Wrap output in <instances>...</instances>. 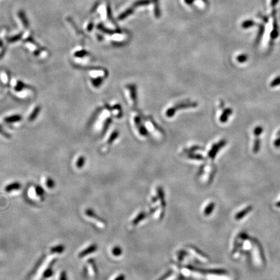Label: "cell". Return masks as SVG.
Segmentation results:
<instances>
[{"instance_id": "1", "label": "cell", "mask_w": 280, "mask_h": 280, "mask_svg": "<svg viewBox=\"0 0 280 280\" xmlns=\"http://www.w3.org/2000/svg\"><path fill=\"white\" fill-rule=\"evenodd\" d=\"M56 261H57L56 259H53L50 262V263H49L48 266H47V268L44 270V271L43 272L40 280H45L46 279H48V278H51V276H53V274H54V270H53V267H54V265L56 263Z\"/></svg>"}, {"instance_id": "2", "label": "cell", "mask_w": 280, "mask_h": 280, "mask_svg": "<svg viewBox=\"0 0 280 280\" xmlns=\"http://www.w3.org/2000/svg\"><path fill=\"white\" fill-rule=\"evenodd\" d=\"M97 250V246L95 244H92L91 245L87 246L86 248L79 252L78 255L79 258H83V257H86L88 255H90L92 253H94Z\"/></svg>"}, {"instance_id": "3", "label": "cell", "mask_w": 280, "mask_h": 280, "mask_svg": "<svg viewBox=\"0 0 280 280\" xmlns=\"http://www.w3.org/2000/svg\"><path fill=\"white\" fill-rule=\"evenodd\" d=\"M85 215L88 217H90V219H94L95 221H97V223H99V224L101 226H104L105 225V222L103 220H102L99 217L97 216V215L95 213V212L93 211L92 209L91 208H87L85 210Z\"/></svg>"}, {"instance_id": "4", "label": "cell", "mask_w": 280, "mask_h": 280, "mask_svg": "<svg viewBox=\"0 0 280 280\" xmlns=\"http://www.w3.org/2000/svg\"><path fill=\"white\" fill-rule=\"evenodd\" d=\"M21 188V185L20 182H14L8 184L5 188V191L7 193H11L12 191H18Z\"/></svg>"}, {"instance_id": "5", "label": "cell", "mask_w": 280, "mask_h": 280, "mask_svg": "<svg viewBox=\"0 0 280 280\" xmlns=\"http://www.w3.org/2000/svg\"><path fill=\"white\" fill-rule=\"evenodd\" d=\"M65 250V246L63 244H57L50 248L51 254H60L63 253Z\"/></svg>"}, {"instance_id": "6", "label": "cell", "mask_w": 280, "mask_h": 280, "mask_svg": "<svg viewBox=\"0 0 280 280\" xmlns=\"http://www.w3.org/2000/svg\"><path fill=\"white\" fill-rule=\"evenodd\" d=\"M232 112L233 110L231 108H226L223 114H222L221 116L220 117V121L222 123H225L227 121L229 117L232 115Z\"/></svg>"}, {"instance_id": "7", "label": "cell", "mask_w": 280, "mask_h": 280, "mask_svg": "<svg viewBox=\"0 0 280 280\" xmlns=\"http://www.w3.org/2000/svg\"><path fill=\"white\" fill-rule=\"evenodd\" d=\"M34 191L37 196L40 198V201H44V199H45V191H44L42 187L38 185H36L34 188Z\"/></svg>"}, {"instance_id": "8", "label": "cell", "mask_w": 280, "mask_h": 280, "mask_svg": "<svg viewBox=\"0 0 280 280\" xmlns=\"http://www.w3.org/2000/svg\"><path fill=\"white\" fill-rule=\"evenodd\" d=\"M252 210V206H248L246 209H244V210H242L241 212H239V213H237V215L235 216V218H236V219H237V220L241 219H242L243 217H244L246 214H248V213L250 212Z\"/></svg>"}, {"instance_id": "9", "label": "cell", "mask_w": 280, "mask_h": 280, "mask_svg": "<svg viewBox=\"0 0 280 280\" xmlns=\"http://www.w3.org/2000/svg\"><path fill=\"white\" fill-rule=\"evenodd\" d=\"M261 148V140L259 137H256V139L254 142V146H253V152L254 153H257L259 151Z\"/></svg>"}, {"instance_id": "10", "label": "cell", "mask_w": 280, "mask_h": 280, "mask_svg": "<svg viewBox=\"0 0 280 280\" xmlns=\"http://www.w3.org/2000/svg\"><path fill=\"white\" fill-rule=\"evenodd\" d=\"M278 36V25L276 23V20H274L273 24V29L272 33L270 34V37L272 39H275Z\"/></svg>"}, {"instance_id": "11", "label": "cell", "mask_w": 280, "mask_h": 280, "mask_svg": "<svg viewBox=\"0 0 280 280\" xmlns=\"http://www.w3.org/2000/svg\"><path fill=\"white\" fill-rule=\"evenodd\" d=\"M88 263L90 265L93 274L95 275H97V266L95 265V260L93 259H90L89 260H88Z\"/></svg>"}, {"instance_id": "12", "label": "cell", "mask_w": 280, "mask_h": 280, "mask_svg": "<svg viewBox=\"0 0 280 280\" xmlns=\"http://www.w3.org/2000/svg\"><path fill=\"white\" fill-rule=\"evenodd\" d=\"M256 25V22L254 21H253L252 20H248L243 22V24L241 25L242 27L244 29H248V28H250Z\"/></svg>"}, {"instance_id": "13", "label": "cell", "mask_w": 280, "mask_h": 280, "mask_svg": "<svg viewBox=\"0 0 280 280\" xmlns=\"http://www.w3.org/2000/svg\"><path fill=\"white\" fill-rule=\"evenodd\" d=\"M46 185L49 189H53L55 187V182L51 178H47L46 180Z\"/></svg>"}, {"instance_id": "14", "label": "cell", "mask_w": 280, "mask_h": 280, "mask_svg": "<svg viewBox=\"0 0 280 280\" xmlns=\"http://www.w3.org/2000/svg\"><path fill=\"white\" fill-rule=\"evenodd\" d=\"M280 85V75L275 77L270 84V86L271 88H274Z\"/></svg>"}, {"instance_id": "15", "label": "cell", "mask_w": 280, "mask_h": 280, "mask_svg": "<svg viewBox=\"0 0 280 280\" xmlns=\"http://www.w3.org/2000/svg\"><path fill=\"white\" fill-rule=\"evenodd\" d=\"M150 0H139V1L136 2L134 4V6L138 7V6H143V5H147L149 3H150Z\"/></svg>"}, {"instance_id": "16", "label": "cell", "mask_w": 280, "mask_h": 280, "mask_svg": "<svg viewBox=\"0 0 280 280\" xmlns=\"http://www.w3.org/2000/svg\"><path fill=\"white\" fill-rule=\"evenodd\" d=\"M263 132V128L261 126H257L254 129V134L256 137H259Z\"/></svg>"}, {"instance_id": "17", "label": "cell", "mask_w": 280, "mask_h": 280, "mask_svg": "<svg viewBox=\"0 0 280 280\" xmlns=\"http://www.w3.org/2000/svg\"><path fill=\"white\" fill-rule=\"evenodd\" d=\"M264 31H265V27H264V26L263 25H260L259 26V33H258V34H257V39H256V41L257 42H259V41H260V40L262 38V36H263V34L264 33Z\"/></svg>"}, {"instance_id": "18", "label": "cell", "mask_w": 280, "mask_h": 280, "mask_svg": "<svg viewBox=\"0 0 280 280\" xmlns=\"http://www.w3.org/2000/svg\"><path fill=\"white\" fill-rule=\"evenodd\" d=\"M84 163H85V158L84 157H81L79 158L76 163V167L78 169H81L84 167Z\"/></svg>"}, {"instance_id": "19", "label": "cell", "mask_w": 280, "mask_h": 280, "mask_svg": "<svg viewBox=\"0 0 280 280\" xmlns=\"http://www.w3.org/2000/svg\"><path fill=\"white\" fill-rule=\"evenodd\" d=\"M274 146L275 148L280 147V130L277 132L276 137L274 141Z\"/></svg>"}, {"instance_id": "20", "label": "cell", "mask_w": 280, "mask_h": 280, "mask_svg": "<svg viewBox=\"0 0 280 280\" xmlns=\"http://www.w3.org/2000/svg\"><path fill=\"white\" fill-rule=\"evenodd\" d=\"M248 60V56L246 54H241L237 56V60L240 63H244Z\"/></svg>"}, {"instance_id": "21", "label": "cell", "mask_w": 280, "mask_h": 280, "mask_svg": "<svg viewBox=\"0 0 280 280\" xmlns=\"http://www.w3.org/2000/svg\"><path fill=\"white\" fill-rule=\"evenodd\" d=\"M132 12H133V8H128V9H127L125 12H124L123 14L121 16H120L119 18L120 19L125 18L127 17L128 15H130Z\"/></svg>"}, {"instance_id": "22", "label": "cell", "mask_w": 280, "mask_h": 280, "mask_svg": "<svg viewBox=\"0 0 280 280\" xmlns=\"http://www.w3.org/2000/svg\"><path fill=\"white\" fill-rule=\"evenodd\" d=\"M59 280H68L67 272L65 270H62L60 274Z\"/></svg>"}, {"instance_id": "23", "label": "cell", "mask_w": 280, "mask_h": 280, "mask_svg": "<svg viewBox=\"0 0 280 280\" xmlns=\"http://www.w3.org/2000/svg\"><path fill=\"white\" fill-rule=\"evenodd\" d=\"M112 253L114 256H119L121 254V250L118 247H115L112 250Z\"/></svg>"}, {"instance_id": "24", "label": "cell", "mask_w": 280, "mask_h": 280, "mask_svg": "<svg viewBox=\"0 0 280 280\" xmlns=\"http://www.w3.org/2000/svg\"><path fill=\"white\" fill-rule=\"evenodd\" d=\"M279 0H271V2H270V5L272 6V7H275V5H277L278 3L279 2Z\"/></svg>"}, {"instance_id": "25", "label": "cell", "mask_w": 280, "mask_h": 280, "mask_svg": "<svg viewBox=\"0 0 280 280\" xmlns=\"http://www.w3.org/2000/svg\"><path fill=\"white\" fill-rule=\"evenodd\" d=\"M195 0H185V2L188 4H191Z\"/></svg>"}, {"instance_id": "26", "label": "cell", "mask_w": 280, "mask_h": 280, "mask_svg": "<svg viewBox=\"0 0 280 280\" xmlns=\"http://www.w3.org/2000/svg\"><path fill=\"white\" fill-rule=\"evenodd\" d=\"M275 206H276L278 208H280V201L278 202L276 204H275Z\"/></svg>"}]
</instances>
